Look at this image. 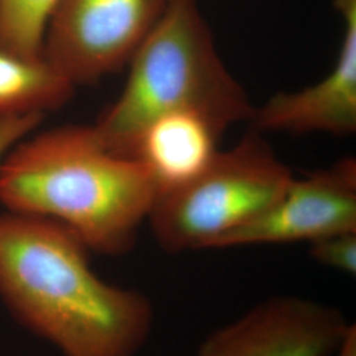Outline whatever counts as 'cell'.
<instances>
[{
	"label": "cell",
	"mask_w": 356,
	"mask_h": 356,
	"mask_svg": "<svg viewBox=\"0 0 356 356\" xmlns=\"http://www.w3.org/2000/svg\"><path fill=\"white\" fill-rule=\"evenodd\" d=\"M74 90L42 57L0 51V120L56 111L73 98Z\"/></svg>",
	"instance_id": "cell-10"
},
{
	"label": "cell",
	"mask_w": 356,
	"mask_h": 356,
	"mask_svg": "<svg viewBox=\"0 0 356 356\" xmlns=\"http://www.w3.org/2000/svg\"><path fill=\"white\" fill-rule=\"evenodd\" d=\"M293 175L252 128L195 177L159 194L148 225L168 254L213 248L275 204Z\"/></svg>",
	"instance_id": "cell-4"
},
{
	"label": "cell",
	"mask_w": 356,
	"mask_h": 356,
	"mask_svg": "<svg viewBox=\"0 0 356 356\" xmlns=\"http://www.w3.org/2000/svg\"><path fill=\"white\" fill-rule=\"evenodd\" d=\"M310 256L325 267L356 273V231L334 234L310 243Z\"/></svg>",
	"instance_id": "cell-12"
},
{
	"label": "cell",
	"mask_w": 356,
	"mask_h": 356,
	"mask_svg": "<svg viewBox=\"0 0 356 356\" xmlns=\"http://www.w3.org/2000/svg\"><path fill=\"white\" fill-rule=\"evenodd\" d=\"M343 19V41L332 70L321 82L277 92L254 107L252 128L260 132L347 136L356 132V0H334Z\"/></svg>",
	"instance_id": "cell-8"
},
{
	"label": "cell",
	"mask_w": 356,
	"mask_h": 356,
	"mask_svg": "<svg viewBox=\"0 0 356 356\" xmlns=\"http://www.w3.org/2000/svg\"><path fill=\"white\" fill-rule=\"evenodd\" d=\"M157 197L145 166L108 151L92 126L33 132L0 163L8 211L54 219L98 254L128 252Z\"/></svg>",
	"instance_id": "cell-2"
},
{
	"label": "cell",
	"mask_w": 356,
	"mask_h": 356,
	"mask_svg": "<svg viewBox=\"0 0 356 356\" xmlns=\"http://www.w3.org/2000/svg\"><path fill=\"white\" fill-rule=\"evenodd\" d=\"M220 136L201 115H161L141 131L131 157L145 166L161 194L198 176L219 151Z\"/></svg>",
	"instance_id": "cell-9"
},
{
	"label": "cell",
	"mask_w": 356,
	"mask_h": 356,
	"mask_svg": "<svg viewBox=\"0 0 356 356\" xmlns=\"http://www.w3.org/2000/svg\"><path fill=\"white\" fill-rule=\"evenodd\" d=\"M331 356H356V326L351 325L344 334L343 339L339 347L332 353Z\"/></svg>",
	"instance_id": "cell-14"
},
{
	"label": "cell",
	"mask_w": 356,
	"mask_h": 356,
	"mask_svg": "<svg viewBox=\"0 0 356 356\" xmlns=\"http://www.w3.org/2000/svg\"><path fill=\"white\" fill-rule=\"evenodd\" d=\"M356 231V161L346 157L306 177H293L280 198L213 248L316 242Z\"/></svg>",
	"instance_id": "cell-6"
},
{
	"label": "cell",
	"mask_w": 356,
	"mask_h": 356,
	"mask_svg": "<svg viewBox=\"0 0 356 356\" xmlns=\"http://www.w3.org/2000/svg\"><path fill=\"white\" fill-rule=\"evenodd\" d=\"M89 252L54 219L1 214L0 297L65 356H135L151 335L152 304L99 279Z\"/></svg>",
	"instance_id": "cell-1"
},
{
	"label": "cell",
	"mask_w": 356,
	"mask_h": 356,
	"mask_svg": "<svg viewBox=\"0 0 356 356\" xmlns=\"http://www.w3.org/2000/svg\"><path fill=\"white\" fill-rule=\"evenodd\" d=\"M170 0H60L41 57L74 88L126 67Z\"/></svg>",
	"instance_id": "cell-5"
},
{
	"label": "cell",
	"mask_w": 356,
	"mask_h": 356,
	"mask_svg": "<svg viewBox=\"0 0 356 356\" xmlns=\"http://www.w3.org/2000/svg\"><path fill=\"white\" fill-rule=\"evenodd\" d=\"M348 326L334 306L277 296L210 334L197 356H331Z\"/></svg>",
	"instance_id": "cell-7"
},
{
	"label": "cell",
	"mask_w": 356,
	"mask_h": 356,
	"mask_svg": "<svg viewBox=\"0 0 356 356\" xmlns=\"http://www.w3.org/2000/svg\"><path fill=\"white\" fill-rule=\"evenodd\" d=\"M60 0H0V51L40 58L48 22Z\"/></svg>",
	"instance_id": "cell-11"
},
{
	"label": "cell",
	"mask_w": 356,
	"mask_h": 356,
	"mask_svg": "<svg viewBox=\"0 0 356 356\" xmlns=\"http://www.w3.org/2000/svg\"><path fill=\"white\" fill-rule=\"evenodd\" d=\"M128 69L122 94L92 126L111 152L131 157L141 131L161 115H201L220 135L254 116V106L223 63L198 0H170Z\"/></svg>",
	"instance_id": "cell-3"
},
{
	"label": "cell",
	"mask_w": 356,
	"mask_h": 356,
	"mask_svg": "<svg viewBox=\"0 0 356 356\" xmlns=\"http://www.w3.org/2000/svg\"><path fill=\"white\" fill-rule=\"evenodd\" d=\"M45 115H26L0 120V163L13 145L33 134Z\"/></svg>",
	"instance_id": "cell-13"
}]
</instances>
